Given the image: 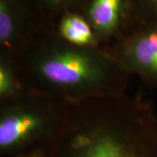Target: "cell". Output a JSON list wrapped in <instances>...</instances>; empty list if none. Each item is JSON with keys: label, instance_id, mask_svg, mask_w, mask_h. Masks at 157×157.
<instances>
[{"label": "cell", "instance_id": "cell-5", "mask_svg": "<svg viewBox=\"0 0 157 157\" xmlns=\"http://www.w3.org/2000/svg\"><path fill=\"white\" fill-rule=\"evenodd\" d=\"M81 13L101 46L115 41L131 27L129 0H88Z\"/></svg>", "mask_w": 157, "mask_h": 157}, {"label": "cell", "instance_id": "cell-6", "mask_svg": "<svg viewBox=\"0 0 157 157\" xmlns=\"http://www.w3.org/2000/svg\"><path fill=\"white\" fill-rule=\"evenodd\" d=\"M25 0H0V55L16 59L38 30Z\"/></svg>", "mask_w": 157, "mask_h": 157}, {"label": "cell", "instance_id": "cell-4", "mask_svg": "<svg viewBox=\"0 0 157 157\" xmlns=\"http://www.w3.org/2000/svg\"><path fill=\"white\" fill-rule=\"evenodd\" d=\"M103 47L130 78L157 89V21L136 25Z\"/></svg>", "mask_w": 157, "mask_h": 157}, {"label": "cell", "instance_id": "cell-1", "mask_svg": "<svg viewBox=\"0 0 157 157\" xmlns=\"http://www.w3.org/2000/svg\"><path fill=\"white\" fill-rule=\"evenodd\" d=\"M41 157H157V112L140 96L69 104Z\"/></svg>", "mask_w": 157, "mask_h": 157}, {"label": "cell", "instance_id": "cell-8", "mask_svg": "<svg viewBox=\"0 0 157 157\" xmlns=\"http://www.w3.org/2000/svg\"><path fill=\"white\" fill-rule=\"evenodd\" d=\"M25 90L17 59L0 55V103L17 97Z\"/></svg>", "mask_w": 157, "mask_h": 157}, {"label": "cell", "instance_id": "cell-10", "mask_svg": "<svg viewBox=\"0 0 157 157\" xmlns=\"http://www.w3.org/2000/svg\"><path fill=\"white\" fill-rule=\"evenodd\" d=\"M88 0H37L42 10L51 16L59 17L67 12L83 11Z\"/></svg>", "mask_w": 157, "mask_h": 157}, {"label": "cell", "instance_id": "cell-11", "mask_svg": "<svg viewBox=\"0 0 157 157\" xmlns=\"http://www.w3.org/2000/svg\"><path fill=\"white\" fill-rule=\"evenodd\" d=\"M13 157H25V155H17L16 156H13Z\"/></svg>", "mask_w": 157, "mask_h": 157}, {"label": "cell", "instance_id": "cell-7", "mask_svg": "<svg viewBox=\"0 0 157 157\" xmlns=\"http://www.w3.org/2000/svg\"><path fill=\"white\" fill-rule=\"evenodd\" d=\"M55 31L64 41L76 46H100L96 35L81 12H67L59 17Z\"/></svg>", "mask_w": 157, "mask_h": 157}, {"label": "cell", "instance_id": "cell-3", "mask_svg": "<svg viewBox=\"0 0 157 157\" xmlns=\"http://www.w3.org/2000/svg\"><path fill=\"white\" fill-rule=\"evenodd\" d=\"M68 103L34 90L25 89L0 103V150L13 154L40 151L59 130Z\"/></svg>", "mask_w": 157, "mask_h": 157}, {"label": "cell", "instance_id": "cell-9", "mask_svg": "<svg viewBox=\"0 0 157 157\" xmlns=\"http://www.w3.org/2000/svg\"><path fill=\"white\" fill-rule=\"evenodd\" d=\"M132 26L157 21V0H129Z\"/></svg>", "mask_w": 157, "mask_h": 157}, {"label": "cell", "instance_id": "cell-2", "mask_svg": "<svg viewBox=\"0 0 157 157\" xmlns=\"http://www.w3.org/2000/svg\"><path fill=\"white\" fill-rule=\"evenodd\" d=\"M25 89L68 104L128 94L130 77L103 46L81 47L38 29L17 58Z\"/></svg>", "mask_w": 157, "mask_h": 157}]
</instances>
